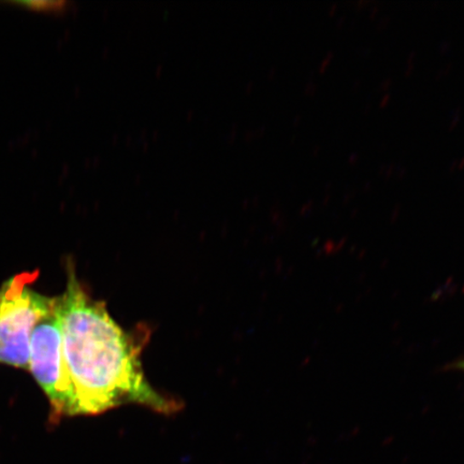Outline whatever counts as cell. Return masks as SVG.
I'll use <instances>...</instances> for the list:
<instances>
[{"mask_svg":"<svg viewBox=\"0 0 464 464\" xmlns=\"http://www.w3.org/2000/svg\"><path fill=\"white\" fill-rule=\"evenodd\" d=\"M67 276L57 312L78 416L100 415L130 404L164 415L177 413L181 404L156 391L145 377L140 357L149 334L121 328L106 304L87 292L71 263Z\"/></svg>","mask_w":464,"mask_h":464,"instance_id":"1","label":"cell"},{"mask_svg":"<svg viewBox=\"0 0 464 464\" xmlns=\"http://www.w3.org/2000/svg\"><path fill=\"white\" fill-rule=\"evenodd\" d=\"M38 276L22 272L0 286V364L28 371L33 330L55 309L57 297L34 288Z\"/></svg>","mask_w":464,"mask_h":464,"instance_id":"2","label":"cell"},{"mask_svg":"<svg viewBox=\"0 0 464 464\" xmlns=\"http://www.w3.org/2000/svg\"><path fill=\"white\" fill-rule=\"evenodd\" d=\"M28 371L49 400L51 422L78 416L77 398L63 357L57 303L54 311L33 330Z\"/></svg>","mask_w":464,"mask_h":464,"instance_id":"3","label":"cell"},{"mask_svg":"<svg viewBox=\"0 0 464 464\" xmlns=\"http://www.w3.org/2000/svg\"><path fill=\"white\" fill-rule=\"evenodd\" d=\"M454 368L457 370L462 371V372H464V359H462V361L455 363Z\"/></svg>","mask_w":464,"mask_h":464,"instance_id":"4","label":"cell"}]
</instances>
